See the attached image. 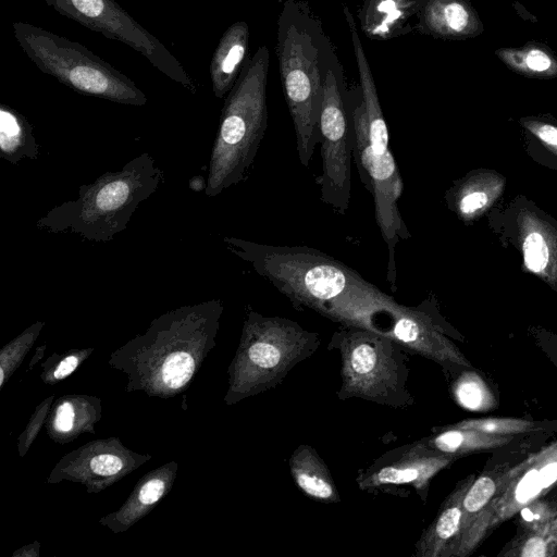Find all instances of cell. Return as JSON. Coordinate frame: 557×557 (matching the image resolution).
I'll return each mask as SVG.
<instances>
[{
  "instance_id": "1",
  "label": "cell",
  "mask_w": 557,
  "mask_h": 557,
  "mask_svg": "<svg viewBox=\"0 0 557 557\" xmlns=\"http://www.w3.org/2000/svg\"><path fill=\"white\" fill-rule=\"evenodd\" d=\"M223 242L298 311L308 308L342 326L364 327L391 336L395 322L409 307L319 249L232 236H225Z\"/></svg>"
},
{
  "instance_id": "2",
  "label": "cell",
  "mask_w": 557,
  "mask_h": 557,
  "mask_svg": "<svg viewBox=\"0 0 557 557\" xmlns=\"http://www.w3.org/2000/svg\"><path fill=\"white\" fill-rule=\"evenodd\" d=\"M164 182V172L148 152L108 171L78 188L77 198L62 202L39 218L36 227L70 233L84 240L106 243L123 232L138 207Z\"/></svg>"
},
{
  "instance_id": "3",
  "label": "cell",
  "mask_w": 557,
  "mask_h": 557,
  "mask_svg": "<svg viewBox=\"0 0 557 557\" xmlns=\"http://www.w3.org/2000/svg\"><path fill=\"white\" fill-rule=\"evenodd\" d=\"M327 39L307 3L286 0L277 20L276 54L300 163L308 168L320 143L322 52ZM325 52V51H324Z\"/></svg>"
},
{
  "instance_id": "4",
  "label": "cell",
  "mask_w": 557,
  "mask_h": 557,
  "mask_svg": "<svg viewBox=\"0 0 557 557\" xmlns=\"http://www.w3.org/2000/svg\"><path fill=\"white\" fill-rule=\"evenodd\" d=\"M270 52L260 46L226 95L208 166L206 196L215 197L246 180L268 127Z\"/></svg>"
},
{
  "instance_id": "5",
  "label": "cell",
  "mask_w": 557,
  "mask_h": 557,
  "mask_svg": "<svg viewBox=\"0 0 557 557\" xmlns=\"http://www.w3.org/2000/svg\"><path fill=\"white\" fill-rule=\"evenodd\" d=\"M341 356V400L359 398L394 409L414 404L408 389L409 352L392 336L358 326H341L329 343Z\"/></svg>"
},
{
  "instance_id": "6",
  "label": "cell",
  "mask_w": 557,
  "mask_h": 557,
  "mask_svg": "<svg viewBox=\"0 0 557 557\" xmlns=\"http://www.w3.org/2000/svg\"><path fill=\"white\" fill-rule=\"evenodd\" d=\"M13 30L35 65L64 86L120 104L147 103V96L129 77L79 42L24 22L13 23Z\"/></svg>"
},
{
  "instance_id": "7",
  "label": "cell",
  "mask_w": 557,
  "mask_h": 557,
  "mask_svg": "<svg viewBox=\"0 0 557 557\" xmlns=\"http://www.w3.org/2000/svg\"><path fill=\"white\" fill-rule=\"evenodd\" d=\"M320 344L319 333L304 329L296 321L250 310L240 347L239 393L255 395L276 387Z\"/></svg>"
},
{
  "instance_id": "8",
  "label": "cell",
  "mask_w": 557,
  "mask_h": 557,
  "mask_svg": "<svg viewBox=\"0 0 557 557\" xmlns=\"http://www.w3.org/2000/svg\"><path fill=\"white\" fill-rule=\"evenodd\" d=\"M348 116L352 157L361 183L373 196L376 224L388 251L386 280L392 292H396V246L411 237L398 207L404 182L391 150L377 154L371 149L361 100L350 109Z\"/></svg>"
},
{
  "instance_id": "9",
  "label": "cell",
  "mask_w": 557,
  "mask_h": 557,
  "mask_svg": "<svg viewBox=\"0 0 557 557\" xmlns=\"http://www.w3.org/2000/svg\"><path fill=\"white\" fill-rule=\"evenodd\" d=\"M323 98L319 119L322 172L315 177L321 201L345 214L351 197V137L348 111L333 65L322 66Z\"/></svg>"
},
{
  "instance_id": "10",
  "label": "cell",
  "mask_w": 557,
  "mask_h": 557,
  "mask_svg": "<svg viewBox=\"0 0 557 557\" xmlns=\"http://www.w3.org/2000/svg\"><path fill=\"white\" fill-rule=\"evenodd\" d=\"M488 225L505 247L510 243L522 269L557 292V220L524 195L488 211Z\"/></svg>"
},
{
  "instance_id": "11",
  "label": "cell",
  "mask_w": 557,
  "mask_h": 557,
  "mask_svg": "<svg viewBox=\"0 0 557 557\" xmlns=\"http://www.w3.org/2000/svg\"><path fill=\"white\" fill-rule=\"evenodd\" d=\"M62 15L119 40L144 55L157 70L196 94L198 86L165 46L114 0H45Z\"/></svg>"
},
{
  "instance_id": "12",
  "label": "cell",
  "mask_w": 557,
  "mask_h": 557,
  "mask_svg": "<svg viewBox=\"0 0 557 557\" xmlns=\"http://www.w3.org/2000/svg\"><path fill=\"white\" fill-rule=\"evenodd\" d=\"M453 456L430 448L424 441L388 451L368 469L360 471L357 483L361 490L411 484L425 499L431 479L448 466Z\"/></svg>"
},
{
  "instance_id": "13",
  "label": "cell",
  "mask_w": 557,
  "mask_h": 557,
  "mask_svg": "<svg viewBox=\"0 0 557 557\" xmlns=\"http://www.w3.org/2000/svg\"><path fill=\"white\" fill-rule=\"evenodd\" d=\"M446 334L447 325L433 294L419 305L409 307L391 332V336L409 354L431 359L444 367H470Z\"/></svg>"
},
{
  "instance_id": "14",
  "label": "cell",
  "mask_w": 557,
  "mask_h": 557,
  "mask_svg": "<svg viewBox=\"0 0 557 557\" xmlns=\"http://www.w3.org/2000/svg\"><path fill=\"white\" fill-rule=\"evenodd\" d=\"M506 177L490 169H475L456 180L446 190L448 209L463 224H472L487 213L503 196Z\"/></svg>"
},
{
  "instance_id": "15",
  "label": "cell",
  "mask_w": 557,
  "mask_h": 557,
  "mask_svg": "<svg viewBox=\"0 0 557 557\" xmlns=\"http://www.w3.org/2000/svg\"><path fill=\"white\" fill-rule=\"evenodd\" d=\"M414 29L438 39L460 40L482 33V23L468 0H420Z\"/></svg>"
},
{
  "instance_id": "16",
  "label": "cell",
  "mask_w": 557,
  "mask_h": 557,
  "mask_svg": "<svg viewBox=\"0 0 557 557\" xmlns=\"http://www.w3.org/2000/svg\"><path fill=\"white\" fill-rule=\"evenodd\" d=\"M249 26L245 21L233 23L221 36L209 66L216 98H223L230 92L249 59Z\"/></svg>"
},
{
  "instance_id": "17",
  "label": "cell",
  "mask_w": 557,
  "mask_h": 557,
  "mask_svg": "<svg viewBox=\"0 0 557 557\" xmlns=\"http://www.w3.org/2000/svg\"><path fill=\"white\" fill-rule=\"evenodd\" d=\"M420 0H364L359 20L368 38L386 40L405 35L413 28L409 20L416 16Z\"/></svg>"
},
{
  "instance_id": "18",
  "label": "cell",
  "mask_w": 557,
  "mask_h": 557,
  "mask_svg": "<svg viewBox=\"0 0 557 557\" xmlns=\"http://www.w3.org/2000/svg\"><path fill=\"white\" fill-rule=\"evenodd\" d=\"M289 469L296 485L308 497L325 504L341 500L326 463L310 445L301 444L294 450Z\"/></svg>"
},
{
  "instance_id": "19",
  "label": "cell",
  "mask_w": 557,
  "mask_h": 557,
  "mask_svg": "<svg viewBox=\"0 0 557 557\" xmlns=\"http://www.w3.org/2000/svg\"><path fill=\"white\" fill-rule=\"evenodd\" d=\"M467 490V486L457 488L443 504L435 520L416 543L414 556L436 557L447 555L448 542L461 530L462 499Z\"/></svg>"
},
{
  "instance_id": "20",
  "label": "cell",
  "mask_w": 557,
  "mask_h": 557,
  "mask_svg": "<svg viewBox=\"0 0 557 557\" xmlns=\"http://www.w3.org/2000/svg\"><path fill=\"white\" fill-rule=\"evenodd\" d=\"M39 150L33 126L12 107L0 104V157L17 164L24 159L36 160Z\"/></svg>"
},
{
  "instance_id": "21",
  "label": "cell",
  "mask_w": 557,
  "mask_h": 557,
  "mask_svg": "<svg viewBox=\"0 0 557 557\" xmlns=\"http://www.w3.org/2000/svg\"><path fill=\"white\" fill-rule=\"evenodd\" d=\"M423 441L430 448L454 457L458 454L504 446L511 441V436L450 426L436 436Z\"/></svg>"
},
{
  "instance_id": "22",
  "label": "cell",
  "mask_w": 557,
  "mask_h": 557,
  "mask_svg": "<svg viewBox=\"0 0 557 557\" xmlns=\"http://www.w3.org/2000/svg\"><path fill=\"white\" fill-rule=\"evenodd\" d=\"M495 54L512 71L534 78L557 76V59L541 45L529 44L522 48H502Z\"/></svg>"
},
{
  "instance_id": "23",
  "label": "cell",
  "mask_w": 557,
  "mask_h": 557,
  "mask_svg": "<svg viewBox=\"0 0 557 557\" xmlns=\"http://www.w3.org/2000/svg\"><path fill=\"white\" fill-rule=\"evenodd\" d=\"M557 481V445L543 455L519 480L510 506L525 505Z\"/></svg>"
},
{
  "instance_id": "24",
  "label": "cell",
  "mask_w": 557,
  "mask_h": 557,
  "mask_svg": "<svg viewBox=\"0 0 557 557\" xmlns=\"http://www.w3.org/2000/svg\"><path fill=\"white\" fill-rule=\"evenodd\" d=\"M451 426L472 429L493 435H513L534 431L540 428L531 421L516 418H487L466 420Z\"/></svg>"
},
{
  "instance_id": "25",
  "label": "cell",
  "mask_w": 557,
  "mask_h": 557,
  "mask_svg": "<svg viewBox=\"0 0 557 557\" xmlns=\"http://www.w3.org/2000/svg\"><path fill=\"white\" fill-rule=\"evenodd\" d=\"M455 394L459 404L470 410H482L493 400L484 383L473 374L459 379Z\"/></svg>"
},
{
  "instance_id": "26",
  "label": "cell",
  "mask_w": 557,
  "mask_h": 557,
  "mask_svg": "<svg viewBox=\"0 0 557 557\" xmlns=\"http://www.w3.org/2000/svg\"><path fill=\"white\" fill-rule=\"evenodd\" d=\"M521 126L552 156L557 158V123L545 117L520 119Z\"/></svg>"
},
{
  "instance_id": "27",
  "label": "cell",
  "mask_w": 557,
  "mask_h": 557,
  "mask_svg": "<svg viewBox=\"0 0 557 557\" xmlns=\"http://www.w3.org/2000/svg\"><path fill=\"white\" fill-rule=\"evenodd\" d=\"M194 372V360L187 352H178L166 360L163 367V381L173 388H180L189 381Z\"/></svg>"
},
{
  "instance_id": "28",
  "label": "cell",
  "mask_w": 557,
  "mask_h": 557,
  "mask_svg": "<svg viewBox=\"0 0 557 557\" xmlns=\"http://www.w3.org/2000/svg\"><path fill=\"white\" fill-rule=\"evenodd\" d=\"M495 491L496 484L491 476L483 475L476 479L463 496V515H472L480 511L490 502Z\"/></svg>"
},
{
  "instance_id": "29",
  "label": "cell",
  "mask_w": 557,
  "mask_h": 557,
  "mask_svg": "<svg viewBox=\"0 0 557 557\" xmlns=\"http://www.w3.org/2000/svg\"><path fill=\"white\" fill-rule=\"evenodd\" d=\"M123 467L122 460L114 455H99L91 459L90 468L99 475H112L119 472Z\"/></svg>"
},
{
  "instance_id": "30",
  "label": "cell",
  "mask_w": 557,
  "mask_h": 557,
  "mask_svg": "<svg viewBox=\"0 0 557 557\" xmlns=\"http://www.w3.org/2000/svg\"><path fill=\"white\" fill-rule=\"evenodd\" d=\"M164 492V483L159 479L148 481L139 492V500L145 505L156 503Z\"/></svg>"
},
{
  "instance_id": "31",
  "label": "cell",
  "mask_w": 557,
  "mask_h": 557,
  "mask_svg": "<svg viewBox=\"0 0 557 557\" xmlns=\"http://www.w3.org/2000/svg\"><path fill=\"white\" fill-rule=\"evenodd\" d=\"M74 419V410L70 403H63L58 411L55 417V426L58 430L66 432L70 431L73 425Z\"/></svg>"
},
{
  "instance_id": "32",
  "label": "cell",
  "mask_w": 557,
  "mask_h": 557,
  "mask_svg": "<svg viewBox=\"0 0 557 557\" xmlns=\"http://www.w3.org/2000/svg\"><path fill=\"white\" fill-rule=\"evenodd\" d=\"M546 554V542L540 536L529 539L521 552L523 557H544Z\"/></svg>"
},
{
  "instance_id": "33",
  "label": "cell",
  "mask_w": 557,
  "mask_h": 557,
  "mask_svg": "<svg viewBox=\"0 0 557 557\" xmlns=\"http://www.w3.org/2000/svg\"><path fill=\"white\" fill-rule=\"evenodd\" d=\"M78 360L75 356H69L60 362L53 375L55 379H63L71 374L77 367Z\"/></svg>"
},
{
  "instance_id": "34",
  "label": "cell",
  "mask_w": 557,
  "mask_h": 557,
  "mask_svg": "<svg viewBox=\"0 0 557 557\" xmlns=\"http://www.w3.org/2000/svg\"><path fill=\"white\" fill-rule=\"evenodd\" d=\"M189 188L195 191H200L207 188V180L203 176H194L188 182Z\"/></svg>"
},
{
  "instance_id": "35",
  "label": "cell",
  "mask_w": 557,
  "mask_h": 557,
  "mask_svg": "<svg viewBox=\"0 0 557 557\" xmlns=\"http://www.w3.org/2000/svg\"><path fill=\"white\" fill-rule=\"evenodd\" d=\"M393 1H396V2H404V1H407V0H393Z\"/></svg>"
}]
</instances>
